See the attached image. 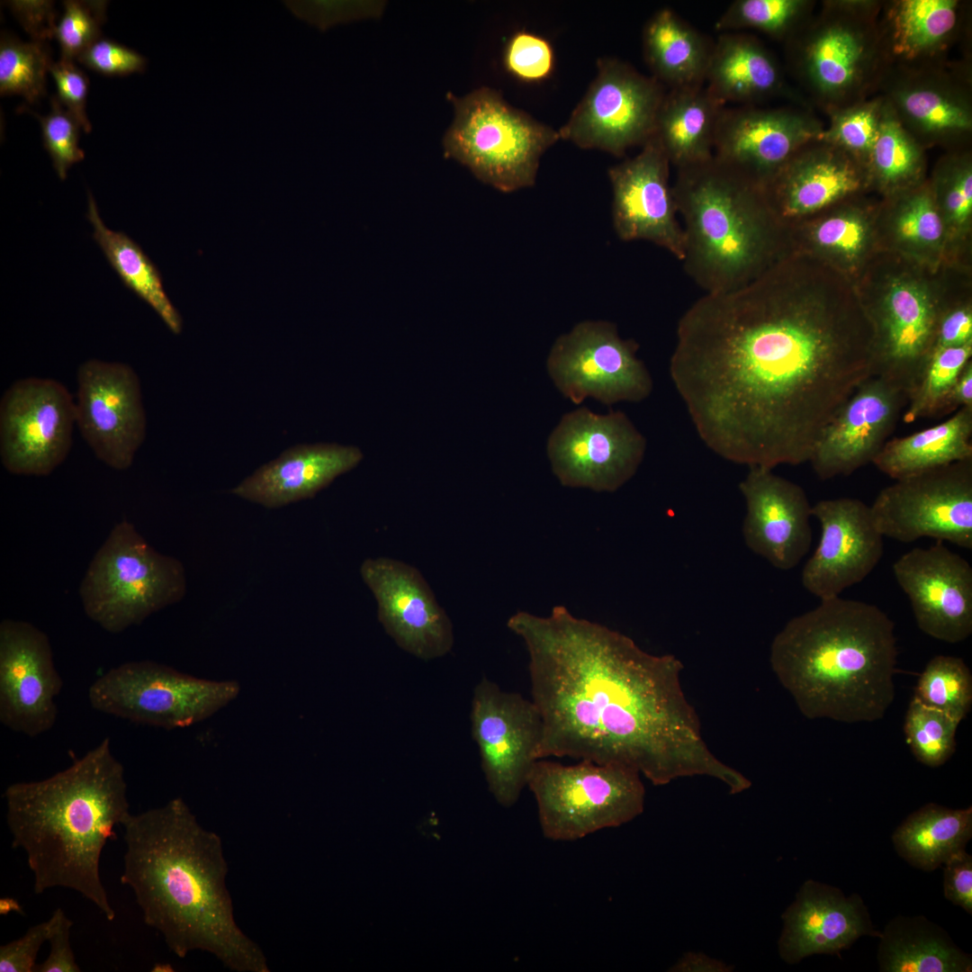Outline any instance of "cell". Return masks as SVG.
<instances>
[{
  "label": "cell",
  "mask_w": 972,
  "mask_h": 972,
  "mask_svg": "<svg viewBox=\"0 0 972 972\" xmlns=\"http://www.w3.org/2000/svg\"><path fill=\"white\" fill-rule=\"evenodd\" d=\"M814 260L792 254L681 315L670 374L716 454L773 469L808 462L823 429L874 375L863 308L824 294Z\"/></svg>",
  "instance_id": "obj_1"
},
{
  "label": "cell",
  "mask_w": 972,
  "mask_h": 972,
  "mask_svg": "<svg viewBox=\"0 0 972 972\" xmlns=\"http://www.w3.org/2000/svg\"><path fill=\"white\" fill-rule=\"evenodd\" d=\"M507 626L528 654L531 700L543 723L538 760L623 765L654 786L705 776L732 795L750 788V779L707 746L679 658L649 653L563 606L547 616L518 611Z\"/></svg>",
  "instance_id": "obj_2"
},
{
  "label": "cell",
  "mask_w": 972,
  "mask_h": 972,
  "mask_svg": "<svg viewBox=\"0 0 972 972\" xmlns=\"http://www.w3.org/2000/svg\"><path fill=\"white\" fill-rule=\"evenodd\" d=\"M122 826L121 881L175 955L202 950L236 972L270 971L262 949L235 921L220 837L184 799L130 814Z\"/></svg>",
  "instance_id": "obj_3"
},
{
  "label": "cell",
  "mask_w": 972,
  "mask_h": 972,
  "mask_svg": "<svg viewBox=\"0 0 972 972\" xmlns=\"http://www.w3.org/2000/svg\"><path fill=\"white\" fill-rule=\"evenodd\" d=\"M4 798L12 845L26 854L34 893L76 891L112 921L100 860L130 812L124 767L109 738L47 778L9 785Z\"/></svg>",
  "instance_id": "obj_4"
},
{
  "label": "cell",
  "mask_w": 972,
  "mask_h": 972,
  "mask_svg": "<svg viewBox=\"0 0 972 972\" xmlns=\"http://www.w3.org/2000/svg\"><path fill=\"white\" fill-rule=\"evenodd\" d=\"M894 622L873 604L839 597L791 618L775 635L770 663L809 719H881L895 698Z\"/></svg>",
  "instance_id": "obj_5"
},
{
  "label": "cell",
  "mask_w": 972,
  "mask_h": 972,
  "mask_svg": "<svg viewBox=\"0 0 972 972\" xmlns=\"http://www.w3.org/2000/svg\"><path fill=\"white\" fill-rule=\"evenodd\" d=\"M686 274L705 293L734 290L792 254L789 224L763 187L712 158L677 169Z\"/></svg>",
  "instance_id": "obj_6"
},
{
  "label": "cell",
  "mask_w": 972,
  "mask_h": 972,
  "mask_svg": "<svg viewBox=\"0 0 972 972\" xmlns=\"http://www.w3.org/2000/svg\"><path fill=\"white\" fill-rule=\"evenodd\" d=\"M185 591L180 561L157 552L126 519L113 526L79 588L86 616L111 634L141 624Z\"/></svg>",
  "instance_id": "obj_7"
},
{
  "label": "cell",
  "mask_w": 972,
  "mask_h": 972,
  "mask_svg": "<svg viewBox=\"0 0 972 972\" xmlns=\"http://www.w3.org/2000/svg\"><path fill=\"white\" fill-rule=\"evenodd\" d=\"M450 99L454 120L444 138L446 157L501 192L534 185L540 158L560 140L558 130L512 107L489 87Z\"/></svg>",
  "instance_id": "obj_8"
},
{
  "label": "cell",
  "mask_w": 972,
  "mask_h": 972,
  "mask_svg": "<svg viewBox=\"0 0 972 972\" xmlns=\"http://www.w3.org/2000/svg\"><path fill=\"white\" fill-rule=\"evenodd\" d=\"M634 769L581 760L573 765L539 759L526 788L535 797L539 826L553 842H573L616 828L644 809L645 788Z\"/></svg>",
  "instance_id": "obj_9"
},
{
  "label": "cell",
  "mask_w": 972,
  "mask_h": 972,
  "mask_svg": "<svg viewBox=\"0 0 972 972\" xmlns=\"http://www.w3.org/2000/svg\"><path fill=\"white\" fill-rule=\"evenodd\" d=\"M236 680H212L152 661L113 667L88 688L94 709L134 724L173 730L212 716L239 694Z\"/></svg>",
  "instance_id": "obj_10"
},
{
  "label": "cell",
  "mask_w": 972,
  "mask_h": 972,
  "mask_svg": "<svg viewBox=\"0 0 972 972\" xmlns=\"http://www.w3.org/2000/svg\"><path fill=\"white\" fill-rule=\"evenodd\" d=\"M883 536L972 548V458L896 480L870 506Z\"/></svg>",
  "instance_id": "obj_11"
},
{
  "label": "cell",
  "mask_w": 972,
  "mask_h": 972,
  "mask_svg": "<svg viewBox=\"0 0 972 972\" xmlns=\"http://www.w3.org/2000/svg\"><path fill=\"white\" fill-rule=\"evenodd\" d=\"M665 94L653 76L616 58L599 59L596 77L558 130L560 139L623 156L653 136Z\"/></svg>",
  "instance_id": "obj_12"
},
{
  "label": "cell",
  "mask_w": 972,
  "mask_h": 972,
  "mask_svg": "<svg viewBox=\"0 0 972 972\" xmlns=\"http://www.w3.org/2000/svg\"><path fill=\"white\" fill-rule=\"evenodd\" d=\"M638 345L625 340L613 323L583 321L559 337L547 358L557 389L573 403L590 397L603 404L639 402L652 390V380L636 356Z\"/></svg>",
  "instance_id": "obj_13"
},
{
  "label": "cell",
  "mask_w": 972,
  "mask_h": 972,
  "mask_svg": "<svg viewBox=\"0 0 972 972\" xmlns=\"http://www.w3.org/2000/svg\"><path fill=\"white\" fill-rule=\"evenodd\" d=\"M870 18L862 4H840L790 37L795 70L821 100L853 95L876 68L880 39Z\"/></svg>",
  "instance_id": "obj_14"
},
{
  "label": "cell",
  "mask_w": 972,
  "mask_h": 972,
  "mask_svg": "<svg viewBox=\"0 0 972 972\" xmlns=\"http://www.w3.org/2000/svg\"><path fill=\"white\" fill-rule=\"evenodd\" d=\"M646 440L622 411L565 414L547 441V455L561 484L613 492L640 466Z\"/></svg>",
  "instance_id": "obj_15"
},
{
  "label": "cell",
  "mask_w": 972,
  "mask_h": 972,
  "mask_svg": "<svg viewBox=\"0 0 972 972\" xmlns=\"http://www.w3.org/2000/svg\"><path fill=\"white\" fill-rule=\"evenodd\" d=\"M76 424L75 400L59 382L15 381L0 400V457L17 475L45 476L68 456Z\"/></svg>",
  "instance_id": "obj_16"
},
{
  "label": "cell",
  "mask_w": 972,
  "mask_h": 972,
  "mask_svg": "<svg viewBox=\"0 0 972 972\" xmlns=\"http://www.w3.org/2000/svg\"><path fill=\"white\" fill-rule=\"evenodd\" d=\"M470 717L488 788L500 806L510 807L538 760L541 716L531 699L483 677L474 688Z\"/></svg>",
  "instance_id": "obj_17"
},
{
  "label": "cell",
  "mask_w": 972,
  "mask_h": 972,
  "mask_svg": "<svg viewBox=\"0 0 972 972\" xmlns=\"http://www.w3.org/2000/svg\"><path fill=\"white\" fill-rule=\"evenodd\" d=\"M76 425L95 456L123 471L146 437L140 378L129 364L89 359L76 372Z\"/></svg>",
  "instance_id": "obj_18"
},
{
  "label": "cell",
  "mask_w": 972,
  "mask_h": 972,
  "mask_svg": "<svg viewBox=\"0 0 972 972\" xmlns=\"http://www.w3.org/2000/svg\"><path fill=\"white\" fill-rule=\"evenodd\" d=\"M63 688L48 635L32 624H0V722L29 737L50 731L58 718Z\"/></svg>",
  "instance_id": "obj_19"
},
{
  "label": "cell",
  "mask_w": 972,
  "mask_h": 972,
  "mask_svg": "<svg viewBox=\"0 0 972 972\" xmlns=\"http://www.w3.org/2000/svg\"><path fill=\"white\" fill-rule=\"evenodd\" d=\"M360 574L376 600L380 623L402 650L422 660L452 650L453 624L418 569L382 556L365 559Z\"/></svg>",
  "instance_id": "obj_20"
},
{
  "label": "cell",
  "mask_w": 972,
  "mask_h": 972,
  "mask_svg": "<svg viewBox=\"0 0 972 972\" xmlns=\"http://www.w3.org/2000/svg\"><path fill=\"white\" fill-rule=\"evenodd\" d=\"M824 130L817 120L800 111L750 104L724 107L716 129L713 156L765 188L800 148L821 140Z\"/></svg>",
  "instance_id": "obj_21"
},
{
  "label": "cell",
  "mask_w": 972,
  "mask_h": 972,
  "mask_svg": "<svg viewBox=\"0 0 972 972\" xmlns=\"http://www.w3.org/2000/svg\"><path fill=\"white\" fill-rule=\"evenodd\" d=\"M670 165L652 136L636 156L611 166L612 220L620 239L650 241L681 261L684 232L669 181Z\"/></svg>",
  "instance_id": "obj_22"
},
{
  "label": "cell",
  "mask_w": 972,
  "mask_h": 972,
  "mask_svg": "<svg viewBox=\"0 0 972 972\" xmlns=\"http://www.w3.org/2000/svg\"><path fill=\"white\" fill-rule=\"evenodd\" d=\"M908 400L897 384L865 380L823 429L808 462L823 481L848 476L872 463L896 426Z\"/></svg>",
  "instance_id": "obj_23"
},
{
  "label": "cell",
  "mask_w": 972,
  "mask_h": 972,
  "mask_svg": "<svg viewBox=\"0 0 972 972\" xmlns=\"http://www.w3.org/2000/svg\"><path fill=\"white\" fill-rule=\"evenodd\" d=\"M893 572L924 634L950 644L972 634V567L966 559L936 541L903 554Z\"/></svg>",
  "instance_id": "obj_24"
},
{
  "label": "cell",
  "mask_w": 972,
  "mask_h": 972,
  "mask_svg": "<svg viewBox=\"0 0 972 972\" xmlns=\"http://www.w3.org/2000/svg\"><path fill=\"white\" fill-rule=\"evenodd\" d=\"M812 516L820 523L821 536L803 568L802 585L820 600L839 597L878 565L884 552L883 536L870 506L858 499L819 500L812 506Z\"/></svg>",
  "instance_id": "obj_25"
},
{
  "label": "cell",
  "mask_w": 972,
  "mask_h": 972,
  "mask_svg": "<svg viewBox=\"0 0 972 972\" xmlns=\"http://www.w3.org/2000/svg\"><path fill=\"white\" fill-rule=\"evenodd\" d=\"M749 468L739 483L746 503L742 527L744 543L775 568L791 570L812 544V506L798 484L770 468Z\"/></svg>",
  "instance_id": "obj_26"
},
{
  "label": "cell",
  "mask_w": 972,
  "mask_h": 972,
  "mask_svg": "<svg viewBox=\"0 0 972 972\" xmlns=\"http://www.w3.org/2000/svg\"><path fill=\"white\" fill-rule=\"evenodd\" d=\"M780 958L789 964L814 954H837L863 935L880 937L858 895L812 879L782 914Z\"/></svg>",
  "instance_id": "obj_27"
},
{
  "label": "cell",
  "mask_w": 972,
  "mask_h": 972,
  "mask_svg": "<svg viewBox=\"0 0 972 972\" xmlns=\"http://www.w3.org/2000/svg\"><path fill=\"white\" fill-rule=\"evenodd\" d=\"M845 153L823 140L800 148L764 188L778 216L790 224L858 190L860 176Z\"/></svg>",
  "instance_id": "obj_28"
},
{
  "label": "cell",
  "mask_w": 972,
  "mask_h": 972,
  "mask_svg": "<svg viewBox=\"0 0 972 972\" xmlns=\"http://www.w3.org/2000/svg\"><path fill=\"white\" fill-rule=\"evenodd\" d=\"M362 451L336 444L300 445L256 470L230 492L275 508L313 498L337 477L354 469Z\"/></svg>",
  "instance_id": "obj_29"
},
{
  "label": "cell",
  "mask_w": 972,
  "mask_h": 972,
  "mask_svg": "<svg viewBox=\"0 0 972 972\" xmlns=\"http://www.w3.org/2000/svg\"><path fill=\"white\" fill-rule=\"evenodd\" d=\"M887 104L920 144L961 140L972 129L968 95L938 75L921 73L901 79Z\"/></svg>",
  "instance_id": "obj_30"
},
{
  "label": "cell",
  "mask_w": 972,
  "mask_h": 972,
  "mask_svg": "<svg viewBox=\"0 0 972 972\" xmlns=\"http://www.w3.org/2000/svg\"><path fill=\"white\" fill-rule=\"evenodd\" d=\"M705 83L724 105L746 104L779 93L783 77L774 57L756 38L724 32L713 43Z\"/></svg>",
  "instance_id": "obj_31"
},
{
  "label": "cell",
  "mask_w": 972,
  "mask_h": 972,
  "mask_svg": "<svg viewBox=\"0 0 972 972\" xmlns=\"http://www.w3.org/2000/svg\"><path fill=\"white\" fill-rule=\"evenodd\" d=\"M724 107L705 85L666 92L653 136L670 165L679 169L713 158L716 129Z\"/></svg>",
  "instance_id": "obj_32"
},
{
  "label": "cell",
  "mask_w": 972,
  "mask_h": 972,
  "mask_svg": "<svg viewBox=\"0 0 972 972\" xmlns=\"http://www.w3.org/2000/svg\"><path fill=\"white\" fill-rule=\"evenodd\" d=\"M652 76L673 88L705 85L713 43L669 8L657 11L643 32Z\"/></svg>",
  "instance_id": "obj_33"
},
{
  "label": "cell",
  "mask_w": 972,
  "mask_h": 972,
  "mask_svg": "<svg viewBox=\"0 0 972 972\" xmlns=\"http://www.w3.org/2000/svg\"><path fill=\"white\" fill-rule=\"evenodd\" d=\"M883 972H970L972 960L940 926L923 916H897L880 935Z\"/></svg>",
  "instance_id": "obj_34"
},
{
  "label": "cell",
  "mask_w": 972,
  "mask_h": 972,
  "mask_svg": "<svg viewBox=\"0 0 972 972\" xmlns=\"http://www.w3.org/2000/svg\"><path fill=\"white\" fill-rule=\"evenodd\" d=\"M972 458V408L912 435L888 439L872 464L897 480Z\"/></svg>",
  "instance_id": "obj_35"
},
{
  "label": "cell",
  "mask_w": 972,
  "mask_h": 972,
  "mask_svg": "<svg viewBox=\"0 0 972 972\" xmlns=\"http://www.w3.org/2000/svg\"><path fill=\"white\" fill-rule=\"evenodd\" d=\"M86 218L94 229L93 238L124 285L148 304L170 331L180 334L182 317L166 293L158 267L127 234L106 227L90 192Z\"/></svg>",
  "instance_id": "obj_36"
},
{
  "label": "cell",
  "mask_w": 972,
  "mask_h": 972,
  "mask_svg": "<svg viewBox=\"0 0 972 972\" xmlns=\"http://www.w3.org/2000/svg\"><path fill=\"white\" fill-rule=\"evenodd\" d=\"M972 836V808L950 809L933 803L911 814L895 831L897 853L914 867L933 870Z\"/></svg>",
  "instance_id": "obj_37"
},
{
  "label": "cell",
  "mask_w": 972,
  "mask_h": 972,
  "mask_svg": "<svg viewBox=\"0 0 972 972\" xmlns=\"http://www.w3.org/2000/svg\"><path fill=\"white\" fill-rule=\"evenodd\" d=\"M889 46L893 54L914 59L940 50L958 21L955 0H902L888 14Z\"/></svg>",
  "instance_id": "obj_38"
},
{
  "label": "cell",
  "mask_w": 972,
  "mask_h": 972,
  "mask_svg": "<svg viewBox=\"0 0 972 972\" xmlns=\"http://www.w3.org/2000/svg\"><path fill=\"white\" fill-rule=\"evenodd\" d=\"M971 356L972 342L934 350L908 392L904 420L910 423L941 416L945 400Z\"/></svg>",
  "instance_id": "obj_39"
},
{
  "label": "cell",
  "mask_w": 972,
  "mask_h": 972,
  "mask_svg": "<svg viewBox=\"0 0 972 972\" xmlns=\"http://www.w3.org/2000/svg\"><path fill=\"white\" fill-rule=\"evenodd\" d=\"M868 157L880 183L888 187L911 183L921 172V145L887 104L883 105L878 135Z\"/></svg>",
  "instance_id": "obj_40"
},
{
  "label": "cell",
  "mask_w": 972,
  "mask_h": 972,
  "mask_svg": "<svg viewBox=\"0 0 972 972\" xmlns=\"http://www.w3.org/2000/svg\"><path fill=\"white\" fill-rule=\"evenodd\" d=\"M961 722L972 706V675L961 658L937 655L920 675L914 697Z\"/></svg>",
  "instance_id": "obj_41"
},
{
  "label": "cell",
  "mask_w": 972,
  "mask_h": 972,
  "mask_svg": "<svg viewBox=\"0 0 972 972\" xmlns=\"http://www.w3.org/2000/svg\"><path fill=\"white\" fill-rule=\"evenodd\" d=\"M52 64L46 42H23L6 33L0 41V93L19 94L35 103L46 93V74Z\"/></svg>",
  "instance_id": "obj_42"
},
{
  "label": "cell",
  "mask_w": 972,
  "mask_h": 972,
  "mask_svg": "<svg viewBox=\"0 0 972 972\" xmlns=\"http://www.w3.org/2000/svg\"><path fill=\"white\" fill-rule=\"evenodd\" d=\"M810 3L804 0H736L722 14L716 30H755L773 37H791L805 24Z\"/></svg>",
  "instance_id": "obj_43"
},
{
  "label": "cell",
  "mask_w": 972,
  "mask_h": 972,
  "mask_svg": "<svg viewBox=\"0 0 972 972\" xmlns=\"http://www.w3.org/2000/svg\"><path fill=\"white\" fill-rule=\"evenodd\" d=\"M959 723L913 698L904 717V732L917 760L932 768L945 763L955 752Z\"/></svg>",
  "instance_id": "obj_44"
},
{
  "label": "cell",
  "mask_w": 972,
  "mask_h": 972,
  "mask_svg": "<svg viewBox=\"0 0 972 972\" xmlns=\"http://www.w3.org/2000/svg\"><path fill=\"white\" fill-rule=\"evenodd\" d=\"M63 5L54 38L59 44L61 58L73 60L101 38L107 2L68 0Z\"/></svg>",
  "instance_id": "obj_45"
},
{
  "label": "cell",
  "mask_w": 972,
  "mask_h": 972,
  "mask_svg": "<svg viewBox=\"0 0 972 972\" xmlns=\"http://www.w3.org/2000/svg\"><path fill=\"white\" fill-rule=\"evenodd\" d=\"M50 106L51 110L46 116L39 115L27 107H22V111L31 112L40 122L44 147L52 159L58 176L64 180L70 166L85 158V152L78 146L82 128L57 96L50 98Z\"/></svg>",
  "instance_id": "obj_46"
},
{
  "label": "cell",
  "mask_w": 972,
  "mask_h": 972,
  "mask_svg": "<svg viewBox=\"0 0 972 972\" xmlns=\"http://www.w3.org/2000/svg\"><path fill=\"white\" fill-rule=\"evenodd\" d=\"M883 105L875 101L840 111L821 140L846 152L868 156L878 135Z\"/></svg>",
  "instance_id": "obj_47"
},
{
  "label": "cell",
  "mask_w": 972,
  "mask_h": 972,
  "mask_svg": "<svg viewBox=\"0 0 972 972\" xmlns=\"http://www.w3.org/2000/svg\"><path fill=\"white\" fill-rule=\"evenodd\" d=\"M506 69L518 79L536 83L546 79L554 68V53L550 42L535 33L518 32L504 51Z\"/></svg>",
  "instance_id": "obj_48"
},
{
  "label": "cell",
  "mask_w": 972,
  "mask_h": 972,
  "mask_svg": "<svg viewBox=\"0 0 972 972\" xmlns=\"http://www.w3.org/2000/svg\"><path fill=\"white\" fill-rule=\"evenodd\" d=\"M898 237L918 246H932L943 234V224L936 203L928 192H918L909 196L896 219Z\"/></svg>",
  "instance_id": "obj_49"
},
{
  "label": "cell",
  "mask_w": 972,
  "mask_h": 972,
  "mask_svg": "<svg viewBox=\"0 0 972 972\" xmlns=\"http://www.w3.org/2000/svg\"><path fill=\"white\" fill-rule=\"evenodd\" d=\"M76 59L88 68L109 76L142 72L147 63L146 58L135 50L104 38L94 42Z\"/></svg>",
  "instance_id": "obj_50"
},
{
  "label": "cell",
  "mask_w": 972,
  "mask_h": 972,
  "mask_svg": "<svg viewBox=\"0 0 972 972\" xmlns=\"http://www.w3.org/2000/svg\"><path fill=\"white\" fill-rule=\"evenodd\" d=\"M50 72L52 75L58 91V99L76 118L85 132L88 133L92 126L86 113L88 78L73 60L61 58L52 62Z\"/></svg>",
  "instance_id": "obj_51"
},
{
  "label": "cell",
  "mask_w": 972,
  "mask_h": 972,
  "mask_svg": "<svg viewBox=\"0 0 972 972\" xmlns=\"http://www.w3.org/2000/svg\"><path fill=\"white\" fill-rule=\"evenodd\" d=\"M939 184L948 217L956 224L965 223L972 212V170L968 162H955Z\"/></svg>",
  "instance_id": "obj_52"
},
{
  "label": "cell",
  "mask_w": 972,
  "mask_h": 972,
  "mask_svg": "<svg viewBox=\"0 0 972 972\" xmlns=\"http://www.w3.org/2000/svg\"><path fill=\"white\" fill-rule=\"evenodd\" d=\"M52 920L30 927L21 938L0 948L1 972H32L41 945L49 940Z\"/></svg>",
  "instance_id": "obj_53"
},
{
  "label": "cell",
  "mask_w": 972,
  "mask_h": 972,
  "mask_svg": "<svg viewBox=\"0 0 972 972\" xmlns=\"http://www.w3.org/2000/svg\"><path fill=\"white\" fill-rule=\"evenodd\" d=\"M52 928L48 941L50 952L48 958L37 964L36 972H79L81 971L70 944L72 921L60 908L51 915Z\"/></svg>",
  "instance_id": "obj_54"
},
{
  "label": "cell",
  "mask_w": 972,
  "mask_h": 972,
  "mask_svg": "<svg viewBox=\"0 0 972 972\" xmlns=\"http://www.w3.org/2000/svg\"><path fill=\"white\" fill-rule=\"evenodd\" d=\"M943 865V891L953 904L972 914V857L965 849L950 855Z\"/></svg>",
  "instance_id": "obj_55"
},
{
  "label": "cell",
  "mask_w": 972,
  "mask_h": 972,
  "mask_svg": "<svg viewBox=\"0 0 972 972\" xmlns=\"http://www.w3.org/2000/svg\"><path fill=\"white\" fill-rule=\"evenodd\" d=\"M8 5L32 40L46 42L54 37L57 24L53 2L11 1Z\"/></svg>",
  "instance_id": "obj_56"
},
{
  "label": "cell",
  "mask_w": 972,
  "mask_h": 972,
  "mask_svg": "<svg viewBox=\"0 0 972 972\" xmlns=\"http://www.w3.org/2000/svg\"><path fill=\"white\" fill-rule=\"evenodd\" d=\"M969 342H972V312L968 307L954 309L939 319L932 352Z\"/></svg>",
  "instance_id": "obj_57"
},
{
  "label": "cell",
  "mask_w": 972,
  "mask_h": 972,
  "mask_svg": "<svg viewBox=\"0 0 972 972\" xmlns=\"http://www.w3.org/2000/svg\"><path fill=\"white\" fill-rule=\"evenodd\" d=\"M362 4L332 2H292L290 9L302 19L320 26L360 16Z\"/></svg>",
  "instance_id": "obj_58"
},
{
  "label": "cell",
  "mask_w": 972,
  "mask_h": 972,
  "mask_svg": "<svg viewBox=\"0 0 972 972\" xmlns=\"http://www.w3.org/2000/svg\"><path fill=\"white\" fill-rule=\"evenodd\" d=\"M972 408V361L969 360L959 373L943 406L945 415L958 408Z\"/></svg>",
  "instance_id": "obj_59"
},
{
  "label": "cell",
  "mask_w": 972,
  "mask_h": 972,
  "mask_svg": "<svg viewBox=\"0 0 972 972\" xmlns=\"http://www.w3.org/2000/svg\"><path fill=\"white\" fill-rule=\"evenodd\" d=\"M673 968H677L675 970L679 971H692L696 970V968H698V970H702L701 968H706V970H709L708 968H711L712 971H718V969L720 971H728V966L724 965V963L711 959L709 957L703 954L697 953H689L685 955L680 960V962H678L673 967Z\"/></svg>",
  "instance_id": "obj_60"
},
{
  "label": "cell",
  "mask_w": 972,
  "mask_h": 972,
  "mask_svg": "<svg viewBox=\"0 0 972 972\" xmlns=\"http://www.w3.org/2000/svg\"><path fill=\"white\" fill-rule=\"evenodd\" d=\"M1 914H6L10 911L21 912L22 909L18 903L12 898H1L0 902Z\"/></svg>",
  "instance_id": "obj_61"
}]
</instances>
